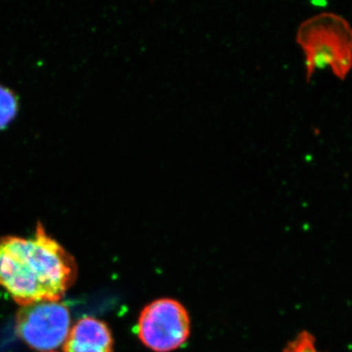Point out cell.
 <instances>
[{
  "mask_svg": "<svg viewBox=\"0 0 352 352\" xmlns=\"http://www.w3.org/2000/svg\"><path fill=\"white\" fill-rule=\"evenodd\" d=\"M76 275L75 259L41 222L31 238H0V287L21 307L59 302Z\"/></svg>",
  "mask_w": 352,
  "mask_h": 352,
  "instance_id": "obj_1",
  "label": "cell"
},
{
  "mask_svg": "<svg viewBox=\"0 0 352 352\" xmlns=\"http://www.w3.org/2000/svg\"><path fill=\"white\" fill-rule=\"evenodd\" d=\"M296 39L305 56L307 80L327 68L346 80L352 69V28L344 18L330 12L312 16L298 27Z\"/></svg>",
  "mask_w": 352,
  "mask_h": 352,
  "instance_id": "obj_2",
  "label": "cell"
},
{
  "mask_svg": "<svg viewBox=\"0 0 352 352\" xmlns=\"http://www.w3.org/2000/svg\"><path fill=\"white\" fill-rule=\"evenodd\" d=\"M138 337L155 352L175 351L190 335V318L186 308L173 298H160L141 311Z\"/></svg>",
  "mask_w": 352,
  "mask_h": 352,
  "instance_id": "obj_3",
  "label": "cell"
},
{
  "mask_svg": "<svg viewBox=\"0 0 352 352\" xmlns=\"http://www.w3.org/2000/svg\"><path fill=\"white\" fill-rule=\"evenodd\" d=\"M71 331L69 308L59 302L24 305L16 316V332L28 346L47 352L64 344Z\"/></svg>",
  "mask_w": 352,
  "mask_h": 352,
  "instance_id": "obj_4",
  "label": "cell"
},
{
  "mask_svg": "<svg viewBox=\"0 0 352 352\" xmlns=\"http://www.w3.org/2000/svg\"><path fill=\"white\" fill-rule=\"evenodd\" d=\"M113 336L107 324L85 317L69 331L64 352H113Z\"/></svg>",
  "mask_w": 352,
  "mask_h": 352,
  "instance_id": "obj_5",
  "label": "cell"
},
{
  "mask_svg": "<svg viewBox=\"0 0 352 352\" xmlns=\"http://www.w3.org/2000/svg\"><path fill=\"white\" fill-rule=\"evenodd\" d=\"M19 111V99L10 88L0 85V131L6 129Z\"/></svg>",
  "mask_w": 352,
  "mask_h": 352,
  "instance_id": "obj_6",
  "label": "cell"
},
{
  "mask_svg": "<svg viewBox=\"0 0 352 352\" xmlns=\"http://www.w3.org/2000/svg\"><path fill=\"white\" fill-rule=\"evenodd\" d=\"M283 352H325L322 351L317 344V338L308 330H302L294 339L287 342Z\"/></svg>",
  "mask_w": 352,
  "mask_h": 352,
  "instance_id": "obj_7",
  "label": "cell"
},
{
  "mask_svg": "<svg viewBox=\"0 0 352 352\" xmlns=\"http://www.w3.org/2000/svg\"><path fill=\"white\" fill-rule=\"evenodd\" d=\"M48 352H54V351H48Z\"/></svg>",
  "mask_w": 352,
  "mask_h": 352,
  "instance_id": "obj_8",
  "label": "cell"
}]
</instances>
